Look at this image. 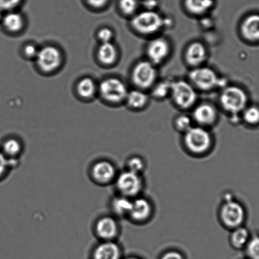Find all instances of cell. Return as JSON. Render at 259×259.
Here are the masks:
<instances>
[{"label":"cell","instance_id":"obj_8","mask_svg":"<svg viewBox=\"0 0 259 259\" xmlns=\"http://www.w3.org/2000/svg\"><path fill=\"white\" fill-rule=\"evenodd\" d=\"M173 102L179 108L188 110L197 103L198 95L196 89L189 81H172L171 95Z\"/></svg>","mask_w":259,"mask_h":259},{"label":"cell","instance_id":"obj_10","mask_svg":"<svg viewBox=\"0 0 259 259\" xmlns=\"http://www.w3.org/2000/svg\"><path fill=\"white\" fill-rule=\"evenodd\" d=\"M134 84L139 90L152 88L156 82V66L147 60H142L134 66L131 74Z\"/></svg>","mask_w":259,"mask_h":259},{"label":"cell","instance_id":"obj_19","mask_svg":"<svg viewBox=\"0 0 259 259\" xmlns=\"http://www.w3.org/2000/svg\"><path fill=\"white\" fill-rule=\"evenodd\" d=\"M131 205L132 199L116 194L109 203L110 214L119 220L128 219Z\"/></svg>","mask_w":259,"mask_h":259},{"label":"cell","instance_id":"obj_30","mask_svg":"<svg viewBox=\"0 0 259 259\" xmlns=\"http://www.w3.org/2000/svg\"><path fill=\"white\" fill-rule=\"evenodd\" d=\"M243 250L245 251L246 258L259 259V235L251 236Z\"/></svg>","mask_w":259,"mask_h":259},{"label":"cell","instance_id":"obj_31","mask_svg":"<svg viewBox=\"0 0 259 259\" xmlns=\"http://www.w3.org/2000/svg\"><path fill=\"white\" fill-rule=\"evenodd\" d=\"M174 126L177 132L184 134L194 126V120L191 116L182 114L175 119Z\"/></svg>","mask_w":259,"mask_h":259},{"label":"cell","instance_id":"obj_23","mask_svg":"<svg viewBox=\"0 0 259 259\" xmlns=\"http://www.w3.org/2000/svg\"><path fill=\"white\" fill-rule=\"evenodd\" d=\"M118 52L115 45L113 43H102L99 47L98 57L103 64L110 65L116 62L118 58Z\"/></svg>","mask_w":259,"mask_h":259},{"label":"cell","instance_id":"obj_36","mask_svg":"<svg viewBox=\"0 0 259 259\" xmlns=\"http://www.w3.org/2000/svg\"><path fill=\"white\" fill-rule=\"evenodd\" d=\"M98 36L102 43L110 42L114 37V33L108 28H103L98 32Z\"/></svg>","mask_w":259,"mask_h":259},{"label":"cell","instance_id":"obj_34","mask_svg":"<svg viewBox=\"0 0 259 259\" xmlns=\"http://www.w3.org/2000/svg\"><path fill=\"white\" fill-rule=\"evenodd\" d=\"M22 2V0H0V9L5 12L14 11Z\"/></svg>","mask_w":259,"mask_h":259},{"label":"cell","instance_id":"obj_11","mask_svg":"<svg viewBox=\"0 0 259 259\" xmlns=\"http://www.w3.org/2000/svg\"><path fill=\"white\" fill-rule=\"evenodd\" d=\"M99 92L101 97L108 102L118 103L126 100L129 91L123 81L110 78L100 83Z\"/></svg>","mask_w":259,"mask_h":259},{"label":"cell","instance_id":"obj_15","mask_svg":"<svg viewBox=\"0 0 259 259\" xmlns=\"http://www.w3.org/2000/svg\"><path fill=\"white\" fill-rule=\"evenodd\" d=\"M123 250L118 241L99 242L93 248L90 259H123Z\"/></svg>","mask_w":259,"mask_h":259},{"label":"cell","instance_id":"obj_24","mask_svg":"<svg viewBox=\"0 0 259 259\" xmlns=\"http://www.w3.org/2000/svg\"><path fill=\"white\" fill-rule=\"evenodd\" d=\"M126 100L131 108L134 110H140L148 104L149 96L143 90H132L129 91Z\"/></svg>","mask_w":259,"mask_h":259},{"label":"cell","instance_id":"obj_37","mask_svg":"<svg viewBox=\"0 0 259 259\" xmlns=\"http://www.w3.org/2000/svg\"><path fill=\"white\" fill-rule=\"evenodd\" d=\"M39 50L38 48L34 45H29L25 48V54L26 55L27 57L30 58H35L38 55Z\"/></svg>","mask_w":259,"mask_h":259},{"label":"cell","instance_id":"obj_22","mask_svg":"<svg viewBox=\"0 0 259 259\" xmlns=\"http://www.w3.org/2000/svg\"><path fill=\"white\" fill-rule=\"evenodd\" d=\"M0 24H2L3 27L7 31L18 32L24 26V19L19 13L8 12L7 14H5Z\"/></svg>","mask_w":259,"mask_h":259},{"label":"cell","instance_id":"obj_39","mask_svg":"<svg viewBox=\"0 0 259 259\" xmlns=\"http://www.w3.org/2000/svg\"><path fill=\"white\" fill-rule=\"evenodd\" d=\"M157 3L156 0H146L144 2V5L147 8V10H154L155 7L157 6Z\"/></svg>","mask_w":259,"mask_h":259},{"label":"cell","instance_id":"obj_40","mask_svg":"<svg viewBox=\"0 0 259 259\" xmlns=\"http://www.w3.org/2000/svg\"><path fill=\"white\" fill-rule=\"evenodd\" d=\"M123 259H143L140 257H138V256L136 255H131L128 256V257H123Z\"/></svg>","mask_w":259,"mask_h":259},{"label":"cell","instance_id":"obj_27","mask_svg":"<svg viewBox=\"0 0 259 259\" xmlns=\"http://www.w3.org/2000/svg\"><path fill=\"white\" fill-rule=\"evenodd\" d=\"M242 119L247 125L250 126L259 125V106L248 105L243 111Z\"/></svg>","mask_w":259,"mask_h":259},{"label":"cell","instance_id":"obj_18","mask_svg":"<svg viewBox=\"0 0 259 259\" xmlns=\"http://www.w3.org/2000/svg\"><path fill=\"white\" fill-rule=\"evenodd\" d=\"M240 32L246 40L259 42V14H253L246 17L241 24Z\"/></svg>","mask_w":259,"mask_h":259},{"label":"cell","instance_id":"obj_42","mask_svg":"<svg viewBox=\"0 0 259 259\" xmlns=\"http://www.w3.org/2000/svg\"><path fill=\"white\" fill-rule=\"evenodd\" d=\"M246 259H247V258H246Z\"/></svg>","mask_w":259,"mask_h":259},{"label":"cell","instance_id":"obj_20","mask_svg":"<svg viewBox=\"0 0 259 259\" xmlns=\"http://www.w3.org/2000/svg\"><path fill=\"white\" fill-rule=\"evenodd\" d=\"M251 237L249 230L243 227H238L231 230L229 241L233 249H244Z\"/></svg>","mask_w":259,"mask_h":259},{"label":"cell","instance_id":"obj_7","mask_svg":"<svg viewBox=\"0 0 259 259\" xmlns=\"http://www.w3.org/2000/svg\"><path fill=\"white\" fill-rule=\"evenodd\" d=\"M93 231L99 242L118 241L121 232L119 220L111 214L101 215L94 223Z\"/></svg>","mask_w":259,"mask_h":259},{"label":"cell","instance_id":"obj_26","mask_svg":"<svg viewBox=\"0 0 259 259\" xmlns=\"http://www.w3.org/2000/svg\"><path fill=\"white\" fill-rule=\"evenodd\" d=\"M146 168V162L141 156L133 155L127 159L125 169L137 174L143 175Z\"/></svg>","mask_w":259,"mask_h":259},{"label":"cell","instance_id":"obj_6","mask_svg":"<svg viewBox=\"0 0 259 259\" xmlns=\"http://www.w3.org/2000/svg\"><path fill=\"white\" fill-rule=\"evenodd\" d=\"M88 174L94 184L105 187L114 184L119 171L110 160L100 159L91 164Z\"/></svg>","mask_w":259,"mask_h":259},{"label":"cell","instance_id":"obj_38","mask_svg":"<svg viewBox=\"0 0 259 259\" xmlns=\"http://www.w3.org/2000/svg\"><path fill=\"white\" fill-rule=\"evenodd\" d=\"M87 4L95 9H101L107 5L109 0H86Z\"/></svg>","mask_w":259,"mask_h":259},{"label":"cell","instance_id":"obj_35","mask_svg":"<svg viewBox=\"0 0 259 259\" xmlns=\"http://www.w3.org/2000/svg\"><path fill=\"white\" fill-rule=\"evenodd\" d=\"M158 259H187L186 256L181 251L170 249L165 251L159 256Z\"/></svg>","mask_w":259,"mask_h":259},{"label":"cell","instance_id":"obj_33","mask_svg":"<svg viewBox=\"0 0 259 259\" xmlns=\"http://www.w3.org/2000/svg\"><path fill=\"white\" fill-rule=\"evenodd\" d=\"M139 6L138 0H120L119 7L124 14L132 15L135 14Z\"/></svg>","mask_w":259,"mask_h":259},{"label":"cell","instance_id":"obj_5","mask_svg":"<svg viewBox=\"0 0 259 259\" xmlns=\"http://www.w3.org/2000/svg\"><path fill=\"white\" fill-rule=\"evenodd\" d=\"M219 100L223 108L233 116L242 114L248 105L247 93L237 85L225 87L220 94Z\"/></svg>","mask_w":259,"mask_h":259},{"label":"cell","instance_id":"obj_4","mask_svg":"<svg viewBox=\"0 0 259 259\" xmlns=\"http://www.w3.org/2000/svg\"><path fill=\"white\" fill-rule=\"evenodd\" d=\"M131 25L142 35L156 34L166 25V20L155 10H146L134 15Z\"/></svg>","mask_w":259,"mask_h":259},{"label":"cell","instance_id":"obj_9","mask_svg":"<svg viewBox=\"0 0 259 259\" xmlns=\"http://www.w3.org/2000/svg\"><path fill=\"white\" fill-rule=\"evenodd\" d=\"M189 78L195 89L202 91H211L222 86L221 83L225 81L212 68L203 65L194 68L189 73Z\"/></svg>","mask_w":259,"mask_h":259},{"label":"cell","instance_id":"obj_17","mask_svg":"<svg viewBox=\"0 0 259 259\" xmlns=\"http://www.w3.org/2000/svg\"><path fill=\"white\" fill-rule=\"evenodd\" d=\"M207 56V51L204 44L196 41L191 43L187 48L185 60L188 64L196 68L204 64Z\"/></svg>","mask_w":259,"mask_h":259},{"label":"cell","instance_id":"obj_25","mask_svg":"<svg viewBox=\"0 0 259 259\" xmlns=\"http://www.w3.org/2000/svg\"><path fill=\"white\" fill-rule=\"evenodd\" d=\"M213 0H185V6L189 12L195 15L205 14L211 9Z\"/></svg>","mask_w":259,"mask_h":259},{"label":"cell","instance_id":"obj_14","mask_svg":"<svg viewBox=\"0 0 259 259\" xmlns=\"http://www.w3.org/2000/svg\"><path fill=\"white\" fill-rule=\"evenodd\" d=\"M171 52V46L164 37H156L149 43L146 48L148 60L155 65L161 64L167 60Z\"/></svg>","mask_w":259,"mask_h":259},{"label":"cell","instance_id":"obj_32","mask_svg":"<svg viewBox=\"0 0 259 259\" xmlns=\"http://www.w3.org/2000/svg\"><path fill=\"white\" fill-rule=\"evenodd\" d=\"M17 160L9 159L0 151V180L4 179L12 167H15L19 164Z\"/></svg>","mask_w":259,"mask_h":259},{"label":"cell","instance_id":"obj_1","mask_svg":"<svg viewBox=\"0 0 259 259\" xmlns=\"http://www.w3.org/2000/svg\"><path fill=\"white\" fill-rule=\"evenodd\" d=\"M220 223L230 230L242 227L247 218L245 208L232 194H226L219 210Z\"/></svg>","mask_w":259,"mask_h":259},{"label":"cell","instance_id":"obj_28","mask_svg":"<svg viewBox=\"0 0 259 259\" xmlns=\"http://www.w3.org/2000/svg\"><path fill=\"white\" fill-rule=\"evenodd\" d=\"M79 95L84 98L93 97L96 91L95 82L90 78H84L79 82L77 86Z\"/></svg>","mask_w":259,"mask_h":259},{"label":"cell","instance_id":"obj_13","mask_svg":"<svg viewBox=\"0 0 259 259\" xmlns=\"http://www.w3.org/2000/svg\"><path fill=\"white\" fill-rule=\"evenodd\" d=\"M35 59L41 70L45 72H52L60 67L62 56L58 48L48 46L39 50Z\"/></svg>","mask_w":259,"mask_h":259},{"label":"cell","instance_id":"obj_12","mask_svg":"<svg viewBox=\"0 0 259 259\" xmlns=\"http://www.w3.org/2000/svg\"><path fill=\"white\" fill-rule=\"evenodd\" d=\"M154 207L151 200L142 196L132 199V205L128 219L136 224H143L153 217Z\"/></svg>","mask_w":259,"mask_h":259},{"label":"cell","instance_id":"obj_21","mask_svg":"<svg viewBox=\"0 0 259 259\" xmlns=\"http://www.w3.org/2000/svg\"><path fill=\"white\" fill-rule=\"evenodd\" d=\"M0 151L9 159L19 160L24 152V146L19 139L12 137L3 142Z\"/></svg>","mask_w":259,"mask_h":259},{"label":"cell","instance_id":"obj_3","mask_svg":"<svg viewBox=\"0 0 259 259\" xmlns=\"http://www.w3.org/2000/svg\"><path fill=\"white\" fill-rule=\"evenodd\" d=\"M113 185L116 194L131 199L140 196L144 189L143 175L137 174L126 169L119 172Z\"/></svg>","mask_w":259,"mask_h":259},{"label":"cell","instance_id":"obj_41","mask_svg":"<svg viewBox=\"0 0 259 259\" xmlns=\"http://www.w3.org/2000/svg\"><path fill=\"white\" fill-rule=\"evenodd\" d=\"M5 15V12L0 9V23H1L3 18H4Z\"/></svg>","mask_w":259,"mask_h":259},{"label":"cell","instance_id":"obj_2","mask_svg":"<svg viewBox=\"0 0 259 259\" xmlns=\"http://www.w3.org/2000/svg\"><path fill=\"white\" fill-rule=\"evenodd\" d=\"M212 134L207 128L193 126L183 134L185 149L195 156H202L209 153L213 146Z\"/></svg>","mask_w":259,"mask_h":259},{"label":"cell","instance_id":"obj_29","mask_svg":"<svg viewBox=\"0 0 259 259\" xmlns=\"http://www.w3.org/2000/svg\"><path fill=\"white\" fill-rule=\"evenodd\" d=\"M172 81L164 80L156 83L152 87V95L154 98L162 100L171 95Z\"/></svg>","mask_w":259,"mask_h":259},{"label":"cell","instance_id":"obj_16","mask_svg":"<svg viewBox=\"0 0 259 259\" xmlns=\"http://www.w3.org/2000/svg\"><path fill=\"white\" fill-rule=\"evenodd\" d=\"M192 118L198 126L208 128L216 122L217 111L211 104H200L194 108Z\"/></svg>","mask_w":259,"mask_h":259}]
</instances>
